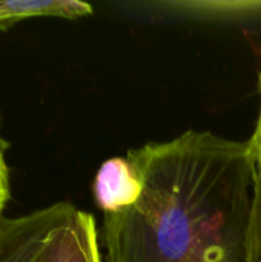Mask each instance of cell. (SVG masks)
I'll return each mask as SVG.
<instances>
[{"instance_id": "8", "label": "cell", "mask_w": 261, "mask_h": 262, "mask_svg": "<svg viewBox=\"0 0 261 262\" xmlns=\"http://www.w3.org/2000/svg\"><path fill=\"white\" fill-rule=\"evenodd\" d=\"M258 83H260V97H261V74H260V78H258ZM249 141H251V144H252V149H254V154H255V158H257L258 169L261 170V104H260V115H258V120H257V124H255V130H254V135H252V138H251Z\"/></svg>"}, {"instance_id": "2", "label": "cell", "mask_w": 261, "mask_h": 262, "mask_svg": "<svg viewBox=\"0 0 261 262\" xmlns=\"http://www.w3.org/2000/svg\"><path fill=\"white\" fill-rule=\"evenodd\" d=\"M72 204L60 201L15 218H0V262H42L48 241Z\"/></svg>"}, {"instance_id": "5", "label": "cell", "mask_w": 261, "mask_h": 262, "mask_svg": "<svg viewBox=\"0 0 261 262\" xmlns=\"http://www.w3.org/2000/svg\"><path fill=\"white\" fill-rule=\"evenodd\" d=\"M208 20H245L261 17V0H183L163 2L160 8Z\"/></svg>"}, {"instance_id": "4", "label": "cell", "mask_w": 261, "mask_h": 262, "mask_svg": "<svg viewBox=\"0 0 261 262\" xmlns=\"http://www.w3.org/2000/svg\"><path fill=\"white\" fill-rule=\"evenodd\" d=\"M91 14L92 6L77 0H0V31L28 18H80Z\"/></svg>"}, {"instance_id": "7", "label": "cell", "mask_w": 261, "mask_h": 262, "mask_svg": "<svg viewBox=\"0 0 261 262\" xmlns=\"http://www.w3.org/2000/svg\"><path fill=\"white\" fill-rule=\"evenodd\" d=\"M249 262H261V215L258 216L251 243V258Z\"/></svg>"}, {"instance_id": "1", "label": "cell", "mask_w": 261, "mask_h": 262, "mask_svg": "<svg viewBox=\"0 0 261 262\" xmlns=\"http://www.w3.org/2000/svg\"><path fill=\"white\" fill-rule=\"evenodd\" d=\"M126 161L138 187L103 212V262H249L258 192L251 141L188 130Z\"/></svg>"}, {"instance_id": "6", "label": "cell", "mask_w": 261, "mask_h": 262, "mask_svg": "<svg viewBox=\"0 0 261 262\" xmlns=\"http://www.w3.org/2000/svg\"><path fill=\"white\" fill-rule=\"evenodd\" d=\"M8 200H9V175H8V166L5 163L3 149L0 143V213L5 209Z\"/></svg>"}, {"instance_id": "3", "label": "cell", "mask_w": 261, "mask_h": 262, "mask_svg": "<svg viewBox=\"0 0 261 262\" xmlns=\"http://www.w3.org/2000/svg\"><path fill=\"white\" fill-rule=\"evenodd\" d=\"M42 262H103L94 216L72 206L52 232Z\"/></svg>"}]
</instances>
